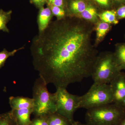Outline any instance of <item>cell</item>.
<instances>
[{
	"instance_id": "obj_1",
	"label": "cell",
	"mask_w": 125,
	"mask_h": 125,
	"mask_svg": "<svg viewBox=\"0 0 125 125\" xmlns=\"http://www.w3.org/2000/svg\"><path fill=\"white\" fill-rule=\"evenodd\" d=\"M94 27L68 16L51 21L33 38L30 47L33 65L47 84L67 88L91 76L98 54L92 42Z\"/></svg>"
},
{
	"instance_id": "obj_2",
	"label": "cell",
	"mask_w": 125,
	"mask_h": 125,
	"mask_svg": "<svg viewBox=\"0 0 125 125\" xmlns=\"http://www.w3.org/2000/svg\"><path fill=\"white\" fill-rule=\"evenodd\" d=\"M121 71L114 52H103L96 57L91 76L94 83L109 84Z\"/></svg>"
},
{
	"instance_id": "obj_3",
	"label": "cell",
	"mask_w": 125,
	"mask_h": 125,
	"mask_svg": "<svg viewBox=\"0 0 125 125\" xmlns=\"http://www.w3.org/2000/svg\"><path fill=\"white\" fill-rule=\"evenodd\" d=\"M125 117V108L114 103L87 109L88 125H119Z\"/></svg>"
},
{
	"instance_id": "obj_4",
	"label": "cell",
	"mask_w": 125,
	"mask_h": 125,
	"mask_svg": "<svg viewBox=\"0 0 125 125\" xmlns=\"http://www.w3.org/2000/svg\"><path fill=\"white\" fill-rule=\"evenodd\" d=\"M47 84L41 77L38 78L33 87L34 102L32 114L35 116H48L55 113L57 108L54 93H49Z\"/></svg>"
},
{
	"instance_id": "obj_5",
	"label": "cell",
	"mask_w": 125,
	"mask_h": 125,
	"mask_svg": "<svg viewBox=\"0 0 125 125\" xmlns=\"http://www.w3.org/2000/svg\"><path fill=\"white\" fill-rule=\"evenodd\" d=\"M113 103L109 84L93 83L88 92L80 96L79 108L87 109Z\"/></svg>"
},
{
	"instance_id": "obj_6",
	"label": "cell",
	"mask_w": 125,
	"mask_h": 125,
	"mask_svg": "<svg viewBox=\"0 0 125 125\" xmlns=\"http://www.w3.org/2000/svg\"><path fill=\"white\" fill-rule=\"evenodd\" d=\"M56 113L67 118L71 125L74 122V115L79 108L80 96L72 94L67 91L66 88L59 87L54 93Z\"/></svg>"
},
{
	"instance_id": "obj_7",
	"label": "cell",
	"mask_w": 125,
	"mask_h": 125,
	"mask_svg": "<svg viewBox=\"0 0 125 125\" xmlns=\"http://www.w3.org/2000/svg\"><path fill=\"white\" fill-rule=\"evenodd\" d=\"M109 84L113 103L125 108V73L121 72Z\"/></svg>"
},
{
	"instance_id": "obj_8",
	"label": "cell",
	"mask_w": 125,
	"mask_h": 125,
	"mask_svg": "<svg viewBox=\"0 0 125 125\" xmlns=\"http://www.w3.org/2000/svg\"><path fill=\"white\" fill-rule=\"evenodd\" d=\"M37 16L38 33H41L47 28L53 17L51 9L48 6L43 7L39 9Z\"/></svg>"
},
{
	"instance_id": "obj_9",
	"label": "cell",
	"mask_w": 125,
	"mask_h": 125,
	"mask_svg": "<svg viewBox=\"0 0 125 125\" xmlns=\"http://www.w3.org/2000/svg\"><path fill=\"white\" fill-rule=\"evenodd\" d=\"M112 25L100 20L94 25V31L96 32V37L94 45L95 47L97 48L103 42L111 29Z\"/></svg>"
},
{
	"instance_id": "obj_10",
	"label": "cell",
	"mask_w": 125,
	"mask_h": 125,
	"mask_svg": "<svg viewBox=\"0 0 125 125\" xmlns=\"http://www.w3.org/2000/svg\"><path fill=\"white\" fill-rule=\"evenodd\" d=\"M90 2L89 0H67L69 15L76 16L85 10Z\"/></svg>"
},
{
	"instance_id": "obj_11",
	"label": "cell",
	"mask_w": 125,
	"mask_h": 125,
	"mask_svg": "<svg viewBox=\"0 0 125 125\" xmlns=\"http://www.w3.org/2000/svg\"><path fill=\"white\" fill-rule=\"evenodd\" d=\"M9 104L11 109L33 108V99L27 97L11 96L9 98Z\"/></svg>"
},
{
	"instance_id": "obj_12",
	"label": "cell",
	"mask_w": 125,
	"mask_h": 125,
	"mask_svg": "<svg viewBox=\"0 0 125 125\" xmlns=\"http://www.w3.org/2000/svg\"><path fill=\"white\" fill-rule=\"evenodd\" d=\"M13 115L19 125H30L31 123V114L33 108H24L11 109Z\"/></svg>"
},
{
	"instance_id": "obj_13",
	"label": "cell",
	"mask_w": 125,
	"mask_h": 125,
	"mask_svg": "<svg viewBox=\"0 0 125 125\" xmlns=\"http://www.w3.org/2000/svg\"><path fill=\"white\" fill-rule=\"evenodd\" d=\"M99 12L97 7L90 1L85 10L75 17L95 25L99 20L98 17Z\"/></svg>"
},
{
	"instance_id": "obj_14",
	"label": "cell",
	"mask_w": 125,
	"mask_h": 125,
	"mask_svg": "<svg viewBox=\"0 0 125 125\" xmlns=\"http://www.w3.org/2000/svg\"><path fill=\"white\" fill-rule=\"evenodd\" d=\"M98 17L99 20L111 25H116L119 22L117 18L115 10L114 9L100 11L99 13Z\"/></svg>"
},
{
	"instance_id": "obj_15",
	"label": "cell",
	"mask_w": 125,
	"mask_h": 125,
	"mask_svg": "<svg viewBox=\"0 0 125 125\" xmlns=\"http://www.w3.org/2000/svg\"><path fill=\"white\" fill-rule=\"evenodd\" d=\"M114 53L121 70H125V43L117 44Z\"/></svg>"
},
{
	"instance_id": "obj_16",
	"label": "cell",
	"mask_w": 125,
	"mask_h": 125,
	"mask_svg": "<svg viewBox=\"0 0 125 125\" xmlns=\"http://www.w3.org/2000/svg\"><path fill=\"white\" fill-rule=\"evenodd\" d=\"M48 125H71L67 118L56 113L47 116Z\"/></svg>"
},
{
	"instance_id": "obj_17",
	"label": "cell",
	"mask_w": 125,
	"mask_h": 125,
	"mask_svg": "<svg viewBox=\"0 0 125 125\" xmlns=\"http://www.w3.org/2000/svg\"><path fill=\"white\" fill-rule=\"evenodd\" d=\"M12 11L11 10L5 11L0 9V31L9 32V30L7 24L11 20Z\"/></svg>"
},
{
	"instance_id": "obj_18",
	"label": "cell",
	"mask_w": 125,
	"mask_h": 125,
	"mask_svg": "<svg viewBox=\"0 0 125 125\" xmlns=\"http://www.w3.org/2000/svg\"><path fill=\"white\" fill-rule=\"evenodd\" d=\"M0 125H19L11 111L0 114Z\"/></svg>"
},
{
	"instance_id": "obj_19",
	"label": "cell",
	"mask_w": 125,
	"mask_h": 125,
	"mask_svg": "<svg viewBox=\"0 0 125 125\" xmlns=\"http://www.w3.org/2000/svg\"><path fill=\"white\" fill-rule=\"evenodd\" d=\"M51 9L52 14L56 18V20H60L68 16L67 9L53 5H47Z\"/></svg>"
},
{
	"instance_id": "obj_20",
	"label": "cell",
	"mask_w": 125,
	"mask_h": 125,
	"mask_svg": "<svg viewBox=\"0 0 125 125\" xmlns=\"http://www.w3.org/2000/svg\"><path fill=\"white\" fill-rule=\"evenodd\" d=\"M24 47H22L18 49H14L11 52H9L4 48L2 51L0 52V69L4 66L5 63L7 58L13 56L17 52L24 49Z\"/></svg>"
},
{
	"instance_id": "obj_21",
	"label": "cell",
	"mask_w": 125,
	"mask_h": 125,
	"mask_svg": "<svg viewBox=\"0 0 125 125\" xmlns=\"http://www.w3.org/2000/svg\"><path fill=\"white\" fill-rule=\"evenodd\" d=\"M94 6L103 10H111L114 6L112 0H89ZM98 9V8H97Z\"/></svg>"
},
{
	"instance_id": "obj_22",
	"label": "cell",
	"mask_w": 125,
	"mask_h": 125,
	"mask_svg": "<svg viewBox=\"0 0 125 125\" xmlns=\"http://www.w3.org/2000/svg\"><path fill=\"white\" fill-rule=\"evenodd\" d=\"M30 125H48L47 116H35Z\"/></svg>"
},
{
	"instance_id": "obj_23",
	"label": "cell",
	"mask_w": 125,
	"mask_h": 125,
	"mask_svg": "<svg viewBox=\"0 0 125 125\" xmlns=\"http://www.w3.org/2000/svg\"><path fill=\"white\" fill-rule=\"evenodd\" d=\"M67 0H47V5H53L67 9Z\"/></svg>"
},
{
	"instance_id": "obj_24",
	"label": "cell",
	"mask_w": 125,
	"mask_h": 125,
	"mask_svg": "<svg viewBox=\"0 0 125 125\" xmlns=\"http://www.w3.org/2000/svg\"><path fill=\"white\" fill-rule=\"evenodd\" d=\"M115 10L116 17L118 20L125 19V4L118 6Z\"/></svg>"
},
{
	"instance_id": "obj_25",
	"label": "cell",
	"mask_w": 125,
	"mask_h": 125,
	"mask_svg": "<svg viewBox=\"0 0 125 125\" xmlns=\"http://www.w3.org/2000/svg\"><path fill=\"white\" fill-rule=\"evenodd\" d=\"M47 0H30V2L38 9L44 7L46 4Z\"/></svg>"
},
{
	"instance_id": "obj_26",
	"label": "cell",
	"mask_w": 125,
	"mask_h": 125,
	"mask_svg": "<svg viewBox=\"0 0 125 125\" xmlns=\"http://www.w3.org/2000/svg\"><path fill=\"white\" fill-rule=\"evenodd\" d=\"M114 5H120L125 4V0H112Z\"/></svg>"
},
{
	"instance_id": "obj_27",
	"label": "cell",
	"mask_w": 125,
	"mask_h": 125,
	"mask_svg": "<svg viewBox=\"0 0 125 125\" xmlns=\"http://www.w3.org/2000/svg\"><path fill=\"white\" fill-rule=\"evenodd\" d=\"M71 125H88L86 123L85 124H83L78 121H74L73 122L72 124Z\"/></svg>"
},
{
	"instance_id": "obj_28",
	"label": "cell",
	"mask_w": 125,
	"mask_h": 125,
	"mask_svg": "<svg viewBox=\"0 0 125 125\" xmlns=\"http://www.w3.org/2000/svg\"><path fill=\"white\" fill-rule=\"evenodd\" d=\"M119 125H125V117Z\"/></svg>"
}]
</instances>
